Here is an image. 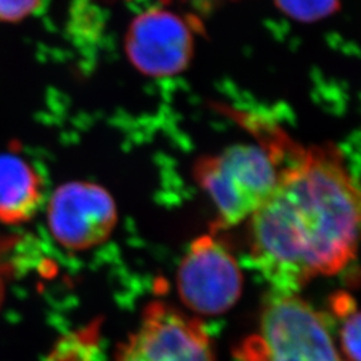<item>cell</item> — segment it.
Here are the masks:
<instances>
[{
	"label": "cell",
	"mask_w": 361,
	"mask_h": 361,
	"mask_svg": "<svg viewBox=\"0 0 361 361\" xmlns=\"http://www.w3.org/2000/svg\"><path fill=\"white\" fill-rule=\"evenodd\" d=\"M42 0H0V22L18 23L40 7Z\"/></svg>",
	"instance_id": "cell-12"
},
{
	"label": "cell",
	"mask_w": 361,
	"mask_h": 361,
	"mask_svg": "<svg viewBox=\"0 0 361 361\" xmlns=\"http://www.w3.org/2000/svg\"><path fill=\"white\" fill-rule=\"evenodd\" d=\"M279 10L298 22H316L340 8V0H274Z\"/></svg>",
	"instance_id": "cell-11"
},
{
	"label": "cell",
	"mask_w": 361,
	"mask_h": 361,
	"mask_svg": "<svg viewBox=\"0 0 361 361\" xmlns=\"http://www.w3.org/2000/svg\"><path fill=\"white\" fill-rule=\"evenodd\" d=\"M52 238L70 252L101 245L111 235L118 219L116 201L101 185L71 180L58 186L47 207Z\"/></svg>",
	"instance_id": "cell-6"
},
{
	"label": "cell",
	"mask_w": 361,
	"mask_h": 361,
	"mask_svg": "<svg viewBox=\"0 0 361 361\" xmlns=\"http://www.w3.org/2000/svg\"><path fill=\"white\" fill-rule=\"evenodd\" d=\"M125 50L130 62L145 75H177L193 58V27L178 13L152 8L131 22Z\"/></svg>",
	"instance_id": "cell-7"
},
{
	"label": "cell",
	"mask_w": 361,
	"mask_h": 361,
	"mask_svg": "<svg viewBox=\"0 0 361 361\" xmlns=\"http://www.w3.org/2000/svg\"><path fill=\"white\" fill-rule=\"evenodd\" d=\"M42 200L38 171L20 155L0 154V222L20 225L34 219Z\"/></svg>",
	"instance_id": "cell-8"
},
{
	"label": "cell",
	"mask_w": 361,
	"mask_h": 361,
	"mask_svg": "<svg viewBox=\"0 0 361 361\" xmlns=\"http://www.w3.org/2000/svg\"><path fill=\"white\" fill-rule=\"evenodd\" d=\"M329 310L338 326L341 356L345 361H360V313L352 295L338 290L329 296Z\"/></svg>",
	"instance_id": "cell-9"
},
{
	"label": "cell",
	"mask_w": 361,
	"mask_h": 361,
	"mask_svg": "<svg viewBox=\"0 0 361 361\" xmlns=\"http://www.w3.org/2000/svg\"><path fill=\"white\" fill-rule=\"evenodd\" d=\"M290 155L247 232L253 265L281 293L345 269L360 224L359 189L337 147H296Z\"/></svg>",
	"instance_id": "cell-1"
},
{
	"label": "cell",
	"mask_w": 361,
	"mask_h": 361,
	"mask_svg": "<svg viewBox=\"0 0 361 361\" xmlns=\"http://www.w3.org/2000/svg\"><path fill=\"white\" fill-rule=\"evenodd\" d=\"M101 325H90L61 337L46 361H104L101 348Z\"/></svg>",
	"instance_id": "cell-10"
},
{
	"label": "cell",
	"mask_w": 361,
	"mask_h": 361,
	"mask_svg": "<svg viewBox=\"0 0 361 361\" xmlns=\"http://www.w3.org/2000/svg\"><path fill=\"white\" fill-rule=\"evenodd\" d=\"M243 288L241 268L225 244L213 234L195 238L177 271L180 301L200 316H219L237 304Z\"/></svg>",
	"instance_id": "cell-4"
},
{
	"label": "cell",
	"mask_w": 361,
	"mask_h": 361,
	"mask_svg": "<svg viewBox=\"0 0 361 361\" xmlns=\"http://www.w3.org/2000/svg\"><path fill=\"white\" fill-rule=\"evenodd\" d=\"M6 300V280H4V273L0 271V310L4 304Z\"/></svg>",
	"instance_id": "cell-13"
},
{
	"label": "cell",
	"mask_w": 361,
	"mask_h": 361,
	"mask_svg": "<svg viewBox=\"0 0 361 361\" xmlns=\"http://www.w3.org/2000/svg\"><path fill=\"white\" fill-rule=\"evenodd\" d=\"M202 323L162 301L150 302L137 331L116 349V361H214Z\"/></svg>",
	"instance_id": "cell-5"
},
{
	"label": "cell",
	"mask_w": 361,
	"mask_h": 361,
	"mask_svg": "<svg viewBox=\"0 0 361 361\" xmlns=\"http://www.w3.org/2000/svg\"><path fill=\"white\" fill-rule=\"evenodd\" d=\"M281 145L241 143L198 159L194 177L217 210V226L249 219L271 197L279 180Z\"/></svg>",
	"instance_id": "cell-2"
},
{
	"label": "cell",
	"mask_w": 361,
	"mask_h": 361,
	"mask_svg": "<svg viewBox=\"0 0 361 361\" xmlns=\"http://www.w3.org/2000/svg\"><path fill=\"white\" fill-rule=\"evenodd\" d=\"M238 361H345L326 320L297 293L271 290L257 331L234 349Z\"/></svg>",
	"instance_id": "cell-3"
}]
</instances>
